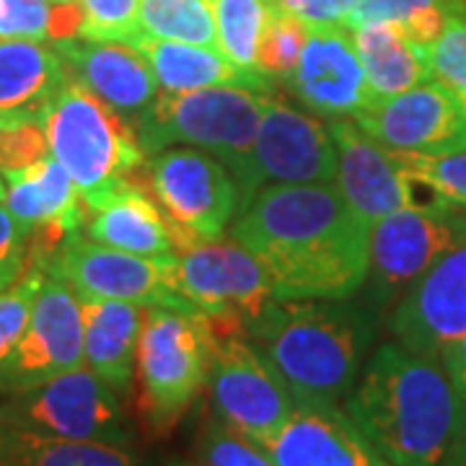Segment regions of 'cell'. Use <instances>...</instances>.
<instances>
[{
	"label": "cell",
	"mask_w": 466,
	"mask_h": 466,
	"mask_svg": "<svg viewBox=\"0 0 466 466\" xmlns=\"http://www.w3.org/2000/svg\"><path fill=\"white\" fill-rule=\"evenodd\" d=\"M45 156H50V143L39 122V115L18 122L0 137V171L32 167Z\"/></svg>",
	"instance_id": "38"
},
{
	"label": "cell",
	"mask_w": 466,
	"mask_h": 466,
	"mask_svg": "<svg viewBox=\"0 0 466 466\" xmlns=\"http://www.w3.org/2000/svg\"><path fill=\"white\" fill-rule=\"evenodd\" d=\"M425 57L435 81L449 86L451 91L466 99V16L464 8L446 18V26L431 47H425Z\"/></svg>",
	"instance_id": "36"
},
{
	"label": "cell",
	"mask_w": 466,
	"mask_h": 466,
	"mask_svg": "<svg viewBox=\"0 0 466 466\" xmlns=\"http://www.w3.org/2000/svg\"><path fill=\"white\" fill-rule=\"evenodd\" d=\"M208 389L218 420L254 443L278 433L296 407L283 373L247 332L216 334Z\"/></svg>",
	"instance_id": "13"
},
{
	"label": "cell",
	"mask_w": 466,
	"mask_h": 466,
	"mask_svg": "<svg viewBox=\"0 0 466 466\" xmlns=\"http://www.w3.org/2000/svg\"><path fill=\"white\" fill-rule=\"evenodd\" d=\"M438 360L443 363L446 373L451 376V381H453V386H456V391H459V397H461L466 407V334L461 339H456V342H451V345L441 350Z\"/></svg>",
	"instance_id": "41"
},
{
	"label": "cell",
	"mask_w": 466,
	"mask_h": 466,
	"mask_svg": "<svg viewBox=\"0 0 466 466\" xmlns=\"http://www.w3.org/2000/svg\"><path fill=\"white\" fill-rule=\"evenodd\" d=\"M269 91L216 86L184 94H158L135 119L140 148L156 156L174 146H189L216 156L231 177L249 158Z\"/></svg>",
	"instance_id": "5"
},
{
	"label": "cell",
	"mask_w": 466,
	"mask_h": 466,
	"mask_svg": "<svg viewBox=\"0 0 466 466\" xmlns=\"http://www.w3.org/2000/svg\"><path fill=\"white\" fill-rule=\"evenodd\" d=\"M218 50L241 70H257V52L265 34L272 0H213Z\"/></svg>",
	"instance_id": "31"
},
{
	"label": "cell",
	"mask_w": 466,
	"mask_h": 466,
	"mask_svg": "<svg viewBox=\"0 0 466 466\" xmlns=\"http://www.w3.org/2000/svg\"><path fill=\"white\" fill-rule=\"evenodd\" d=\"M247 337L283 373L296 401L348 400L373 342L370 317L345 300H272Z\"/></svg>",
	"instance_id": "3"
},
{
	"label": "cell",
	"mask_w": 466,
	"mask_h": 466,
	"mask_svg": "<svg viewBox=\"0 0 466 466\" xmlns=\"http://www.w3.org/2000/svg\"><path fill=\"white\" fill-rule=\"evenodd\" d=\"M231 238L267 267L278 300H345L366 285L370 226L334 182L267 187L236 213Z\"/></svg>",
	"instance_id": "1"
},
{
	"label": "cell",
	"mask_w": 466,
	"mask_h": 466,
	"mask_svg": "<svg viewBox=\"0 0 466 466\" xmlns=\"http://www.w3.org/2000/svg\"><path fill=\"white\" fill-rule=\"evenodd\" d=\"M5 208L32 231L29 257L45 259L86 226V202L73 177L55 156L32 167L0 171Z\"/></svg>",
	"instance_id": "19"
},
{
	"label": "cell",
	"mask_w": 466,
	"mask_h": 466,
	"mask_svg": "<svg viewBox=\"0 0 466 466\" xmlns=\"http://www.w3.org/2000/svg\"><path fill=\"white\" fill-rule=\"evenodd\" d=\"M84 363V306L73 288L47 272L29 327L0 366V397L29 391Z\"/></svg>",
	"instance_id": "14"
},
{
	"label": "cell",
	"mask_w": 466,
	"mask_h": 466,
	"mask_svg": "<svg viewBox=\"0 0 466 466\" xmlns=\"http://www.w3.org/2000/svg\"><path fill=\"white\" fill-rule=\"evenodd\" d=\"M404 174L441 200L466 208V148L449 153H394Z\"/></svg>",
	"instance_id": "33"
},
{
	"label": "cell",
	"mask_w": 466,
	"mask_h": 466,
	"mask_svg": "<svg viewBox=\"0 0 466 466\" xmlns=\"http://www.w3.org/2000/svg\"><path fill=\"white\" fill-rule=\"evenodd\" d=\"M174 466H189V464H174Z\"/></svg>",
	"instance_id": "49"
},
{
	"label": "cell",
	"mask_w": 466,
	"mask_h": 466,
	"mask_svg": "<svg viewBox=\"0 0 466 466\" xmlns=\"http://www.w3.org/2000/svg\"><path fill=\"white\" fill-rule=\"evenodd\" d=\"M70 78L66 60L47 42L0 39V112H34Z\"/></svg>",
	"instance_id": "25"
},
{
	"label": "cell",
	"mask_w": 466,
	"mask_h": 466,
	"mask_svg": "<svg viewBox=\"0 0 466 466\" xmlns=\"http://www.w3.org/2000/svg\"><path fill=\"white\" fill-rule=\"evenodd\" d=\"M466 236V208H401L370 226L368 299L386 309Z\"/></svg>",
	"instance_id": "11"
},
{
	"label": "cell",
	"mask_w": 466,
	"mask_h": 466,
	"mask_svg": "<svg viewBox=\"0 0 466 466\" xmlns=\"http://www.w3.org/2000/svg\"><path fill=\"white\" fill-rule=\"evenodd\" d=\"M32 251V231L5 205H0V269L18 278Z\"/></svg>",
	"instance_id": "39"
},
{
	"label": "cell",
	"mask_w": 466,
	"mask_h": 466,
	"mask_svg": "<svg viewBox=\"0 0 466 466\" xmlns=\"http://www.w3.org/2000/svg\"><path fill=\"white\" fill-rule=\"evenodd\" d=\"M216 329L202 311L148 309L135 373L143 389V410L156 431H168L208 386Z\"/></svg>",
	"instance_id": "6"
},
{
	"label": "cell",
	"mask_w": 466,
	"mask_h": 466,
	"mask_svg": "<svg viewBox=\"0 0 466 466\" xmlns=\"http://www.w3.org/2000/svg\"><path fill=\"white\" fill-rule=\"evenodd\" d=\"M464 16H466V5H464Z\"/></svg>",
	"instance_id": "50"
},
{
	"label": "cell",
	"mask_w": 466,
	"mask_h": 466,
	"mask_svg": "<svg viewBox=\"0 0 466 466\" xmlns=\"http://www.w3.org/2000/svg\"><path fill=\"white\" fill-rule=\"evenodd\" d=\"M52 47L66 60L73 81L84 84L133 125L158 99V81L148 60L130 45L73 36L52 42Z\"/></svg>",
	"instance_id": "21"
},
{
	"label": "cell",
	"mask_w": 466,
	"mask_h": 466,
	"mask_svg": "<svg viewBox=\"0 0 466 466\" xmlns=\"http://www.w3.org/2000/svg\"><path fill=\"white\" fill-rule=\"evenodd\" d=\"M355 125L391 153H449L466 148L461 99L441 81H425L397 96L373 99Z\"/></svg>",
	"instance_id": "16"
},
{
	"label": "cell",
	"mask_w": 466,
	"mask_h": 466,
	"mask_svg": "<svg viewBox=\"0 0 466 466\" xmlns=\"http://www.w3.org/2000/svg\"><path fill=\"white\" fill-rule=\"evenodd\" d=\"M345 412L391 466H443L466 420L443 363L397 339L370 355Z\"/></svg>",
	"instance_id": "2"
},
{
	"label": "cell",
	"mask_w": 466,
	"mask_h": 466,
	"mask_svg": "<svg viewBox=\"0 0 466 466\" xmlns=\"http://www.w3.org/2000/svg\"><path fill=\"white\" fill-rule=\"evenodd\" d=\"M177 288L218 334L247 332L275 300L267 267L238 241H208L177 257Z\"/></svg>",
	"instance_id": "12"
},
{
	"label": "cell",
	"mask_w": 466,
	"mask_h": 466,
	"mask_svg": "<svg viewBox=\"0 0 466 466\" xmlns=\"http://www.w3.org/2000/svg\"><path fill=\"white\" fill-rule=\"evenodd\" d=\"M278 466H391L345 407L296 401L280 431L257 443Z\"/></svg>",
	"instance_id": "20"
},
{
	"label": "cell",
	"mask_w": 466,
	"mask_h": 466,
	"mask_svg": "<svg viewBox=\"0 0 466 466\" xmlns=\"http://www.w3.org/2000/svg\"><path fill=\"white\" fill-rule=\"evenodd\" d=\"M443 466H466V420L461 433H459V438H456L453 446H451L449 459H446V464Z\"/></svg>",
	"instance_id": "43"
},
{
	"label": "cell",
	"mask_w": 466,
	"mask_h": 466,
	"mask_svg": "<svg viewBox=\"0 0 466 466\" xmlns=\"http://www.w3.org/2000/svg\"><path fill=\"white\" fill-rule=\"evenodd\" d=\"M195 466H278L254 441L231 431L220 420H210L195 446Z\"/></svg>",
	"instance_id": "35"
},
{
	"label": "cell",
	"mask_w": 466,
	"mask_h": 466,
	"mask_svg": "<svg viewBox=\"0 0 466 466\" xmlns=\"http://www.w3.org/2000/svg\"><path fill=\"white\" fill-rule=\"evenodd\" d=\"M156 202L171 220L179 249L220 241L238 213V187L216 156L189 146L156 153L146 167Z\"/></svg>",
	"instance_id": "10"
},
{
	"label": "cell",
	"mask_w": 466,
	"mask_h": 466,
	"mask_svg": "<svg viewBox=\"0 0 466 466\" xmlns=\"http://www.w3.org/2000/svg\"><path fill=\"white\" fill-rule=\"evenodd\" d=\"M14 280H16L14 275H8L5 269H0V290H3V288H8V285L14 283Z\"/></svg>",
	"instance_id": "45"
},
{
	"label": "cell",
	"mask_w": 466,
	"mask_h": 466,
	"mask_svg": "<svg viewBox=\"0 0 466 466\" xmlns=\"http://www.w3.org/2000/svg\"><path fill=\"white\" fill-rule=\"evenodd\" d=\"M306 39L309 24L283 8L278 0H272L269 21L257 52V70L269 81H288L299 66Z\"/></svg>",
	"instance_id": "32"
},
{
	"label": "cell",
	"mask_w": 466,
	"mask_h": 466,
	"mask_svg": "<svg viewBox=\"0 0 466 466\" xmlns=\"http://www.w3.org/2000/svg\"><path fill=\"white\" fill-rule=\"evenodd\" d=\"M57 3H76V0H57Z\"/></svg>",
	"instance_id": "47"
},
{
	"label": "cell",
	"mask_w": 466,
	"mask_h": 466,
	"mask_svg": "<svg viewBox=\"0 0 466 466\" xmlns=\"http://www.w3.org/2000/svg\"><path fill=\"white\" fill-rule=\"evenodd\" d=\"M84 306V363L119 397L130 394L135 355L146 314L127 300H81Z\"/></svg>",
	"instance_id": "23"
},
{
	"label": "cell",
	"mask_w": 466,
	"mask_h": 466,
	"mask_svg": "<svg viewBox=\"0 0 466 466\" xmlns=\"http://www.w3.org/2000/svg\"><path fill=\"white\" fill-rule=\"evenodd\" d=\"M5 202V182H3V174H0V205Z\"/></svg>",
	"instance_id": "46"
},
{
	"label": "cell",
	"mask_w": 466,
	"mask_h": 466,
	"mask_svg": "<svg viewBox=\"0 0 466 466\" xmlns=\"http://www.w3.org/2000/svg\"><path fill=\"white\" fill-rule=\"evenodd\" d=\"M0 466H5V464H0Z\"/></svg>",
	"instance_id": "51"
},
{
	"label": "cell",
	"mask_w": 466,
	"mask_h": 466,
	"mask_svg": "<svg viewBox=\"0 0 466 466\" xmlns=\"http://www.w3.org/2000/svg\"><path fill=\"white\" fill-rule=\"evenodd\" d=\"M0 415L24 433L112 446L133 443V428L119 394L86 366L5 397Z\"/></svg>",
	"instance_id": "7"
},
{
	"label": "cell",
	"mask_w": 466,
	"mask_h": 466,
	"mask_svg": "<svg viewBox=\"0 0 466 466\" xmlns=\"http://www.w3.org/2000/svg\"><path fill=\"white\" fill-rule=\"evenodd\" d=\"M461 104H464V116H466V99H461Z\"/></svg>",
	"instance_id": "48"
},
{
	"label": "cell",
	"mask_w": 466,
	"mask_h": 466,
	"mask_svg": "<svg viewBox=\"0 0 466 466\" xmlns=\"http://www.w3.org/2000/svg\"><path fill=\"white\" fill-rule=\"evenodd\" d=\"M329 130L337 148V179L342 198L355 210V216L368 226L401 208H443L451 202L441 200L433 189L415 182L404 174L397 156L381 143L366 135L355 119H332Z\"/></svg>",
	"instance_id": "15"
},
{
	"label": "cell",
	"mask_w": 466,
	"mask_h": 466,
	"mask_svg": "<svg viewBox=\"0 0 466 466\" xmlns=\"http://www.w3.org/2000/svg\"><path fill=\"white\" fill-rule=\"evenodd\" d=\"M290 14L303 18L309 26L317 24H339L345 26L350 11L355 8V0H278Z\"/></svg>",
	"instance_id": "40"
},
{
	"label": "cell",
	"mask_w": 466,
	"mask_h": 466,
	"mask_svg": "<svg viewBox=\"0 0 466 466\" xmlns=\"http://www.w3.org/2000/svg\"><path fill=\"white\" fill-rule=\"evenodd\" d=\"M36 262L66 280L81 300H127L143 309L198 311L177 288V257H140L76 233Z\"/></svg>",
	"instance_id": "8"
},
{
	"label": "cell",
	"mask_w": 466,
	"mask_h": 466,
	"mask_svg": "<svg viewBox=\"0 0 466 466\" xmlns=\"http://www.w3.org/2000/svg\"><path fill=\"white\" fill-rule=\"evenodd\" d=\"M29 116H34V112H0V137L5 135V130H11L14 125L29 119Z\"/></svg>",
	"instance_id": "44"
},
{
	"label": "cell",
	"mask_w": 466,
	"mask_h": 466,
	"mask_svg": "<svg viewBox=\"0 0 466 466\" xmlns=\"http://www.w3.org/2000/svg\"><path fill=\"white\" fill-rule=\"evenodd\" d=\"M130 47H135L148 60L156 81L167 94H184V91H200V88H216V86L272 91V81L262 73L241 70L238 66H233L223 52L213 47L150 39V36H137Z\"/></svg>",
	"instance_id": "24"
},
{
	"label": "cell",
	"mask_w": 466,
	"mask_h": 466,
	"mask_svg": "<svg viewBox=\"0 0 466 466\" xmlns=\"http://www.w3.org/2000/svg\"><path fill=\"white\" fill-rule=\"evenodd\" d=\"M140 36L218 50L213 0H140Z\"/></svg>",
	"instance_id": "28"
},
{
	"label": "cell",
	"mask_w": 466,
	"mask_h": 466,
	"mask_svg": "<svg viewBox=\"0 0 466 466\" xmlns=\"http://www.w3.org/2000/svg\"><path fill=\"white\" fill-rule=\"evenodd\" d=\"M337 179V148L329 125L269 91L249 158L233 174L238 210L267 187Z\"/></svg>",
	"instance_id": "9"
},
{
	"label": "cell",
	"mask_w": 466,
	"mask_h": 466,
	"mask_svg": "<svg viewBox=\"0 0 466 466\" xmlns=\"http://www.w3.org/2000/svg\"><path fill=\"white\" fill-rule=\"evenodd\" d=\"M84 11L81 36L99 42L133 45L140 36V0H78Z\"/></svg>",
	"instance_id": "37"
},
{
	"label": "cell",
	"mask_w": 466,
	"mask_h": 466,
	"mask_svg": "<svg viewBox=\"0 0 466 466\" xmlns=\"http://www.w3.org/2000/svg\"><path fill=\"white\" fill-rule=\"evenodd\" d=\"M8 466H140L127 446L66 441L16 431Z\"/></svg>",
	"instance_id": "30"
},
{
	"label": "cell",
	"mask_w": 466,
	"mask_h": 466,
	"mask_svg": "<svg viewBox=\"0 0 466 466\" xmlns=\"http://www.w3.org/2000/svg\"><path fill=\"white\" fill-rule=\"evenodd\" d=\"M14 443H16V428L0 415V464L8 466L11 453H14Z\"/></svg>",
	"instance_id": "42"
},
{
	"label": "cell",
	"mask_w": 466,
	"mask_h": 466,
	"mask_svg": "<svg viewBox=\"0 0 466 466\" xmlns=\"http://www.w3.org/2000/svg\"><path fill=\"white\" fill-rule=\"evenodd\" d=\"M86 236L96 244L140 257L182 254L167 213L135 179L119 182L86 208Z\"/></svg>",
	"instance_id": "22"
},
{
	"label": "cell",
	"mask_w": 466,
	"mask_h": 466,
	"mask_svg": "<svg viewBox=\"0 0 466 466\" xmlns=\"http://www.w3.org/2000/svg\"><path fill=\"white\" fill-rule=\"evenodd\" d=\"M45 275H47L45 265L36 259H29L26 269L16 280L0 290V366L11 358V352L16 350L29 327L34 300H36Z\"/></svg>",
	"instance_id": "34"
},
{
	"label": "cell",
	"mask_w": 466,
	"mask_h": 466,
	"mask_svg": "<svg viewBox=\"0 0 466 466\" xmlns=\"http://www.w3.org/2000/svg\"><path fill=\"white\" fill-rule=\"evenodd\" d=\"M81 3L57 0H0V39L60 42L81 36Z\"/></svg>",
	"instance_id": "29"
},
{
	"label": "cell",
	"mask_w": 466,
	"mask_h": 466,
	"mask_svg": "<svg viewBox=\"0 0 466 466\" xmlns=\"http://www.w3.org/2000/svg\"><path fill=\"white\" fill-rule=\"evenodd\" d=\"M466 0H355L345 29L366 24H394L417 47H431L441 36L446 18L459 14Z\"/></svg>",
	"instance_id": "27"
},
{
	"label": "cell",
	"mask_w": 466,
	"mask_h": 466,
	"mask_svg": "<svg viewBox=\"0 0 466 466\" xmlns=\"http://www.w3.org/2000/svg\"><path fill=\"white\" fill-rule=\"evenodd\" d=\"M373 99L397 96L433 78L425 47L410 42L394 24H366L352 29Z\"/></svg>",
	"instance_id": "26"
},
{
	"label": "cell",
	"mask_w": 466,
	"mask_h": 466,
	"mask_svg": "<svg viewBox=\"0 0 466 466\" xmlns=\"http://www.w3.org/2000/svg\"><path fill=\"white\" fill-rule=\"evenodd\" d=\"M39 122L50 153L73 177L86 208L119 182L135 179L146 161L133 122L73 78L39 109Z\"/></svg>",
	"instance_id": "4"
},
{
	"label": "cell",
	"mask_w": 466,
	"mask_h": 466,
	"mask_svg": "<svg viewBox=\"0 0 466 466\" xmlns=\"http://www.w3.org/2000/svg\"><path fill=\"white\" fill-rule=\"evenodd\" d=\"M285 84L303 106L329 119L355 116L373 101L355 39L339 24L309 26L299 66Z\"/></svg>",
	"instance_id": "18"
},
{
	"label": "cell",
	"mask_w": 466,
	"mask_h": 466,
	"mask_svg": "<svg viewBox=\"0 0 466 466\" xmlns=\"http://www.w3.org/2000/svg\"><path fill=\"white\" fill-rule=\"evenodd\" d=\"M391 334L410 352L438 358L466 334V236L422 272L391 311Z\"/></svg>",
	"instance_id": "17"
}]
</instances>
